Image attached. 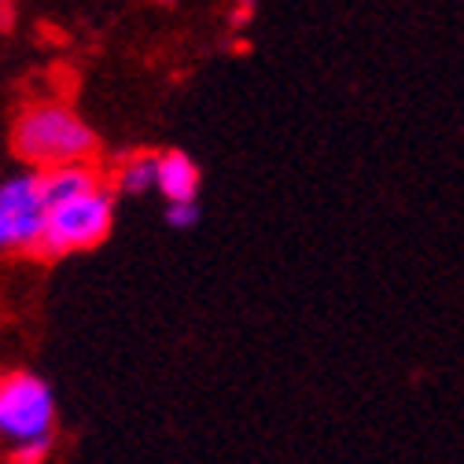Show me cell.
Segmentation results:
<instances>
[{
    "label": "cell",
    "instance_id": "8992f818",
    "mask_svg": "<svg viewBox=\"0 0 464 464\" xmlns=\"http://www.w3.org/2000/svg\"><path fill=\"white\" fill-rule=\"evenodd\" d=\"M155 159L151 151H137L130 159L119 162V169H114V185H119V192L126 196H140V192H151L155 188Z\"/></svg>",
    "mask_w": 464,
    "mask_h": 464
},
{
    "label": "cell",
    "instance_id": "ba28073f",
    "mask_svg": "<svg viewBox=\"0 0 464 464\" xmlns=\"http://www.w3.org/2000/svg\"><path fill=\"white\" fill-rule=\"evenodd\" d=\"M196 221H199V203H166L169 228H192Z\"/></svg>",
    "mask_w": 464,
    "mask_h": 464
},
{
    "label": "cell",
    "instance_id": "6da1fadb",
    "mask_svg": "<svg viewBox=\"0 0 464 464\" xmlns=\"http://www.w3.org/2000/svg\"><path fill=\"white\" fill-rule=\"evenodd\" d=\"M12 151L26 166H34V173H48L60 166L89 162L96 155V133L67 103L41 100L19 111L12 126Z\"/></svg>",
    "mask_w": 464,
    "mask_h": 464
},
{
    "label": "cell",
    "instance_id": "7a4b0ae2",
    "mask_svg": "<svg viewBox=\"0 0 464 464\" xmlns=\"http://www.w3.org/2000/svg\"><path fill=\"white\" fill-rule=\"evenodd\" d=\"M111 225H114V192L107 185H96L71 199H55L44 207L37 255L63 258L74 251H89L100 240H107Z\"/></svg>",
    "mask_w": 464,
    "mask_h": 464
},
{
    "label": "cell",
    "instance_id": "277c9868",
    "mask_svg": "<svg viewBox=\"0 0 464 464\" xmlns=\"http://www.w3.org/2000/svg\"><path fill=\"white\" fill-rule=\"evenodd\" d=\"M41 228H44V196L37 173L30 169L0 181V255L37 251Z\"/></svg>",
    "mask_w": 464,
    "mask_h": 464
},
{
    "label": "cell",
    "instance_id": "5b68a950",
    "mask_svg": "<svg viewBox=\"0 0 464 464\" xmlns=\"http://www.w3.org/2000/svg\"><path fill=\"white\" fill-rule=\"evenodd\" d=\"M199 181V166L185 151H162L155 159V192H162L166 203H196Z\"/></svg>",
    "mask_w": 464,
    "mask_h": 464
},
{
    "label": "cell",
    "instance_id": "9c48e42d",
    "mask_svg": "<svg viewBox=\"0 0 464 464\" xmlns=\"http://www.w3.org/2000/svg\"><path fill=\"white\" fill-rule=\"evenodd\" d=\"M255 12H258V8L251 5V0H244V5H237V8L228 12V23L240 30V26H247V23H251V15H255Z\"/></svg>",
    "mask_w": 464,
    "mask_h": 464
},
{
    "label": "cell",
    "instance_id": "52a82bcc",
    "mask_svg": "<svg viewBox=\"0 0 464 464\" xmlns=\"http://www.w3.org/2000/svg\"><path fill=\"white\" fill-rule=\"evenodd\" d=\"M52 453V442H26V446H12L8 464H44Z\"/></svg>",
    "mask_w": 464,
    "mask_h": 464
},
{
    "label": "cell",
    "instance_id": "3957f363",
    "mask_svg": "<svg viewBox=\"0 0 464 464\" xmlns=\"http://www.w3.org/2000/svg\"><path fill=\"white\" fill-rule=\"evenodd\" d=\"M52 431H55L52 387L26 369L0 376V439L8 446H26V442H52Z\"/></svg>",
    "mask_w": 464,
    "mask_h": 464
}]
</instances>
